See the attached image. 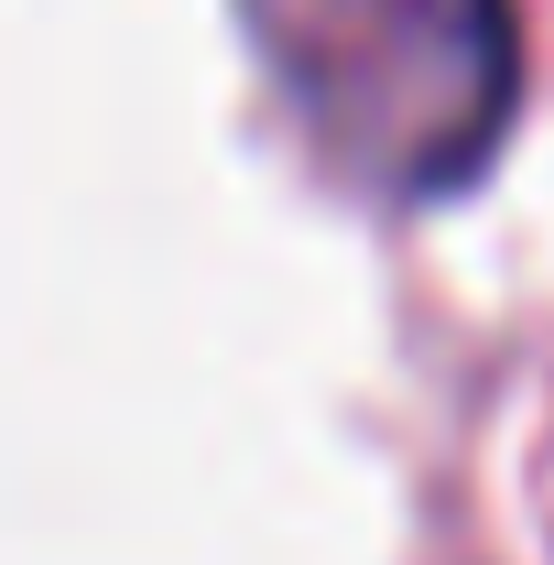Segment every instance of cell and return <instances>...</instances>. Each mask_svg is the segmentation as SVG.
<instances>
[{
    "mask_svg": "<svg viewBox=\"0 0 554 565\" xmlns=\"http://www.w3.org/2000/svg\"><path fill=\"white\" fill-rule=\"evenodd\" d=\"M239 22L316 163L381 207L468 185L522 87L511 0H239Z\"/></svg>",
    "mask_w": 554,
    "mask_h": 565,
    "instance_id": "obj_1",
    "label": "cell"
}]
</instances>
